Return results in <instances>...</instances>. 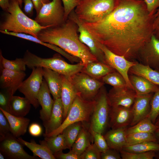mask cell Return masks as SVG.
I'll list each match as a JSON object with an SVG mask.
<instances>
[{
    "mask_svg": "<svg viewBox=\"0 0 159 159\" xmlns=\"http://www.w3.org/2000/svg\"><path fill=\"white\" fill-rule=\"evenodd\" d=\"M122 150L132 153H145L150 151H159V143L156 142H146L126 145Z\"/></svg>",
    "mask_w": 159,
    "mask_h": 159,
    "instance_id": "obj_35",
    "label": "cell"
},
{
    "mask_svg": "<svg viewBox=\"0 0 159 159\" xmlns=\"http://www.w3.org/2000/svg\"><path fill=\"white\" fill-rule=\"evenodd\" d=\"M102 87L95 98L90 127L94 131L103 134L108 125L110 106L107 93Z\"/></svg>",
    "mask_w": 159,
    "mask_h": 159,
    "instance_id": "obj_7",
    "label": "cell"
},
{
    "mask_svg": "<svg viewBox=\"0 0 159 159\" xmlns=\"http://www.w3.org/2000/svg\"><path fill=\"white\" fill-rule=\"evenodd\" d=\"M148 12L151 16L154 15L156 9L159 7V0H144Z\"/></svg>",
    "mask_w": 159,
    "mask_h": 159,
    "instance_id": "obj_48",
    "label": "cell"
},
{
    "mask_svg": "<svg viewBox=\"0 0 159 159\" xmlns=\"http://www.w3.org/2000/svg\"><path fill=\"white\" fill-rule=\"evenodd\" d=\"M129 79L136 95H145L154 93L159 87L142 76L132 74Z\"/></svg>",
    "mask_w": 159,
    "mask_h": 159,
    "instance_id": "obj_26",
    "label": "cell"
},
{
    "mask_svg": "<svg viewBox=\"0 0 159 159\" xmlns=\"http://www.w3.org/2000/svg\"><path fill=\"white\" fill-rule=\"evenodd\" d=\"M11 1H17L20 5L21 8L22 6V3L23 2V0H10Z\"/></svg>",
    "mask_w": 159,
    "mask_h": 159,
    "instance_id": "obj_56",
    "label": "cell"
},
{
    "mask_svg": "<svg viewBox=\"0 0 159 159\" xmlns=\"http://www.w3.org/2000/svg\"><path fill=\"white\" fill-rule=\"evenodd\" d=\"M154 93L150 101V111L148 116L155 124L159 116V89Z\"/></svg>",
    "mask_w": 159,
    "mask_h": 159,
    "instance_id": "obj_40",
    "label": "cell"
},
{
    "mask_svg": "<svg viewBox=\"0 0 159 159\" xmlns=\"http://www.w3.org/2000/svg\"><path fill=\"white\" fill-rule=\"evenodd\" d=\"M61 76L62 86L60 98L63 107L64 121L78 94L72 83L70 77L62 74Z\"/></svg>",
    "mask_w": 159,
    "mask_h": 159,
    "instance_id": "obj_20",
    "label": "cell"
},
{
    "mask_svg": "<svg viewBox=\"0 0 159 159\" xmlns=\"http://www.w3.org/2000/svg\"><path fill=\"white\" fill-rule=\"evenodd\" d=\"M54 156L56 159H81L80 156L71 149L66 153H63L62 151L55 154Z\"/></svg>",
    "mask_w": 159,
    "mask_h": 159,
    "instance_id": "obj_47",
    "label": "cell"
},
{
    "mask_svg": "<svg viewBox=\"0 0 159 159\" xmlns=\"http://www.w3.org/2000/svg\"><path fill=\"white\" fill-rule=\"evenodd\" d=\"M37 14L39 12L40 9L44 3H47L51 1L49 0H32Z\"/></svg>",
    "mask_w": 159,
    "mask_h": 159,
    "instance_id": "obj_51",
    "label": "cell"
},
{
    "mask_svg": "<svg viewBox=\"0 0 159 159\" xmlns=\"http://www.w3.org/2000/svg\"><path fill=\"white\" fill-rule=\"evenodd\" d=\"M127 128L111 129L104 135L110 148L120 151L126 145Z\"/></svg>",
    "mask_w": 159,
    "mask_h": 159,
    "instance_id": "obj_21",
    "label": "cell"
},
{
    "mask_svg": "<svg viewBox=\"0 0 159 159\" xmlns=\"http://www.w3.org/2000/svg\"><path fill=\"white\" fill-rule=\"evenodd\" d=\"M139 57L143 64L159 70V39L154 34L141 50Z\"/></svg>",
    "mask_w": 159,
    "mask_h": 159,
    "instance_id": "obj_15",
    "label": "cell"
},
{
    "mask_svg": "<svg viewBox=\"0 0 159 159\" xmlns=\"http://www.w3.org/2000/svg\"><path fill=\"white\" fill-rule=\"evenodd\" d=\"M110 107L121 106L131 108L136 94L134 90L127 86L113 87L107 93Z\"/></svg>",
    "mask_w": 159,
    "mask_h": 159,
    "instance_id": "obj_14",
    "label": "cell"
},
{
    "mask_svg": "<svg viewBox=\"0 0 159 159\" xmlns=\"http://www.w3.org/2000/svg\"></svg>",
    "mask_w": 159,
    "mask_h": 159,
    "instance_id": "obj_61",
    "label": "cell"
},
{
    "mask_svg": "<svg viewBox=\"0 0 159 159\" xmlns=\"http://www.w3.org/2000/svg\"><path fill=\"white\" fill-rule=\"evenodd\" d=\"M64 8V20L65 21L68 19L70 13L78 5L79 0H62Z\"/></svg>",
    "mask_w": 159,
    "mask_h": 159,
    "instance_id": "obj_45",
    "label": "cell"
},
{
    "mask_svg": "<svg viewBox=\"0 0 159 159\" xmlns=\"http://www.w3.org/2000/svg\"><path fill=\"white\" fill-rule=\"evenodd\" d=\"M101 152L94 143H91L80 155L81 159H100Z\"/></svg>",
    "mask_w": 159,
    "mask_h": 159,
    "instance_id": "obj_42",
    "label": "cell"
},
{
    "mask_svg": "<svg viewBox=\"0 0 159 159\" xmlns=\"http://www.w3.org/2000/svg\"><path fill=\"white\" fill-rule=\"evenodd\" d=\"M116 0H81L74 9L82 22L93 23L104 19L113 10Z\"/></svg>",
    "mask_w": 159,
    "mask_h": 159,
    "instance_id": "obj_5",
    "label": "cell"
},
{
    "mask_svg": "<svg viewBox=\"0 0 159 159\" xmlns=\"http://www.w3.org/2000/svg\"><path fill=\"white\" fill-rule=\"evenodd\" d=\"M13 95L9 91L1 89L0 92V108L9 112V105L10 100Z\"/></svg>",
    "mask_w": 159,
    "mask_h": 159,
    "instance_id": "obj_44",
    "label": "cell"
},
{
    "mask_svg": "<svg viewBox=\"0 0 159 159\" xmlns=\"http://www.w3.org/2000/svg\"><path fill=\"white\" fill-rule=\"evenodd\" d=\"M155 124L158 128H159V116L156 119Z\"/></svg>",
    "mask_w": 159,
    "mask_h": 159,
    "instance_id": "obj_55",
    "label": "cell"
},
{
    "mask_svg": "<svg viewBox=\"0 0 159 159\" xmlns=\"http://www.w3.org/2000/svg\"><path fill=\"white\" fill-rule=\"evenodd\" d=\"M155 18L149 14L144 1L116 0L113 10L104 19L82 23L97 42L130 60L139 57L154 34Z\"/></svg>",
    "mask_w": 159,
    "mask_h": 159,
    "instance_id": "obj_1",
    "label": "cell"
},
{
    "mask_svg": "<svg viewBox=\"0 0 159 159\" xmlns=\"http://www.w3.org/2000/svg\"><path fill=\"white\" fill-rule=\"evenodd\" d=\"M129 72L132 74L144 77L159 87V70L148 65L137 62L130 69Z\"/></svg>",
    "mask_w": 159,
    "mask_h": 159,
    "instance_id": "obj_29",
    "label": "cell"
},
{
    "mask_svg": "<svg viewBox=\"0 0 159 159\" xmlns=\"http://www.w3.org/2000/svg\"><path fill=\"white\" fill-rule=\"evenodd\" d=\"M0 68L5 69L17 72H25L26 66L23 58H17L9 60L5 58L0 52Z\"/></svg>",
    "mask_w": 159,
    "mask_h": 159,
    "instance_id": "obj_36",
    "label": "cell"
},
{
    "mask_svg": "<svg viewBox=\"0 0 159 159\" xmlns=\"http://www.w3.org/2000/svg\"><path fill=\"white\" fill-rule=\"evenodd\" d=\"M62 0H52L44 3L35 20L42 26L56 27L63 24L64 20V8Z\"/></svg>",
    "mask_w": 159,
    "mask_h": 159,
    "instance_id": "obj_8",
    "label": "cell"
},
{
    "mask_svg": "<svg viewBox=\"0 0 159 159\" xmlns=\"http://www.w3.org/2000/svg\"><path fill=\"white\" fill-rule=\"evenodd\" d=\"M43 69V77L47 83L54 100L60 98L62 86L61 74L49 68Z\"/></svg>",
    "mask_w": 159,
    "mask_h": 159,
    "instance_id": "obj_23",
    "label": "cell"
},
{
    "mask_svg": "<svg viewBox=\"0 0 159 159\" xmlns=\"http://www.w3.org/2000/svg\"><path fill=\"white\" fill-rule=\"evenodd\" d=\"M156 157H157L158 158H159V153L157 155L156 154Z\"/></svg>",
    "mask_w": 159,
    "mask_h": 159,
    "instance_id": "obj_59",
    "label": "cell"
},
{
    "mask_svg": "<svg viewBox=\"0 0 159 159\" xmlns=\"http://www.w3.org/2000/svg\"><path fill=\"white\" fill-rule=\"evenodd\" d=\"M51 93L47 83L43 79L38 94L37 99L39 105L42 107L40 111V118L44 125L49 119L54 100L51 97Z\"/></svg>",
    "mask_w": 159,
    "mask_h": 159,
    "instance_id": "obj_19",
    "label": "cell"
},
{
    "mask_svg": "<svg viewBox=\"0 0 159 159\" xmlns=\"http://www.w3.org/2000/svg\"><path fill=\"white\" fill-rule=\"evenodd\" d=\"M70 78L77 94L88 100L95 99L104 84L82 71Z\"/></svg>",
    "mask_w": 159,
    "mask_h": 159,
    "instance_id": "obj_9",
    "label": "cell"
},
{
    "mask_svg": "<svg viewBox=\"0 0 159 159\" xmlns=\"http://www.w3.org/2000/svg\"><path fill=\"white\" fill-rule=\"evenodd\" d=\"M154 34L159 39V14L155 18L153 22Z\"/></svg>",
    "mask_w": 159,
    "mask_h": 159,
    "instance_id": "obj_52",
    "label": "cell"
},
{
    "mask_svg": "<svg viewBox=\"0 0 159 159\" xmlns=\"http://www.w3.org/2000/svg\"><path fill=\"white\" fill-rule=\"evenodd\" d=\"M83 123L78 122L71 124L66 127L62 132L66 140L69 149H71L83 127Z\"/></svg>",
    "mask_w": 159,
    "mask_h": 159,
    "instance_id": "obj_33",
    "label": "cell"
},
{
    "mask_svg": "<svg viewBox=\"0 0 159 159\" xmlns=\"http://www.w3.org/2000/svg\"><path fill=\"white\" fill-rule=\"evenodd\" d=\"M24 9L25 13L30 16L33 14V10L34 7L33 2L32 0H24Z\"/></svg>",
    "mask_w": 159,
    "mask_h": 159,
    "instance_id": "obj_50",
    "label": "cell"
},
{
    "mask_svg": "<svg viewBox=\"0 0 159 159\" xmlns=\"http://www.w3.org/2000/svg\"><path fill=\"white\" fill-rule=\"evenodd\" d=\"M92 136L89 129L87 130L83 126L70 149L80 156L91 144Z\"/></svg>",
    "mask_w": 159,
    "mask_h": 159,
    "instance_id": "obj_31",
    "label": "cell"
},
{
    "mask_svg": "<svg viewBox=\"0 0 159 159\" xmlns=\"http://www.w3.org/2000/svg\"><path fill=\"white\" fill-rule=\"evenodd\" d=\"M0 85L13 95L24 81L26 74L24 72H17L0 68Z\"/></svg>",
    "mask_w": 159,
    "mask_h": 159,
    "instance_id": "obj_17",
    "label": "cell"
},
{
    "mask_svg": "<svg viewBox=\"0 0 159 159\" xmlns=\"http://www.w3.org/2000/svg\"></svg>",
    "mask_w": 159,
    "mask_h": 159,
    "instance_id": "obj_62",
    "label": "cell"
},
{
    "mask_svg": "<svg viewBox=\"0 0 159 159\" xmlns=\"http://www.w3.org/2000/svg\"><path fill=\"white\" fill-rule=\"evenodd\" d=\"M42 128L40 125L36 123L31 124L29 128V132L30 134L34 137L40 136L42 133Z\"/></svg>",
    "mask_w": 159,
    "mask_h": 159,
    "instance_id": "obj_49",
    "label": "cell"
},
{
    "mask_svg": "<svg viewBox=\"0 0 159 159\" xmlns=\"http://www.w3.org/2000/svg\"><path fill=\"white\" fill-rule=\"evenodd\" d=\"M10 4L9 0H0V6L5 11H7Z\"/></svg>",
    "mask_w": 159,
    "mask_h": 159,
    "instance_id": "obj_53",
    "label": "cell"
},
{
    "mask_svg": "<svg viewBox=\"0 0 159 159\" xmlns=\"http://www.w3.org/2000/svg\"><path fill=\"white\" fill-rule=\"evenodd\" d=\"M89 130L93 139L94 143L101 153L105 152L110 148L102 134L94 131L90 127Z\"/></svg>",
    "mask_w": 159,
    "mask_h": 159,
    "instance_id": "obj_41",
    "label": "cell"
},
{
    "mask_svg": "<svg viewBox=\"0 0 159 159\" xmlns=\"http://www.w3.org/2000/svg\"><path fill=\"white\" fill-rule=\"evenodd\" d=\"M102 79L103 82L110 85L113 87H119L127 86L126 82L124 78L116 71H114L109 73L102 77Z\"/></svg>",
    "mask_w": 159,
    "mask_h": 159,
    "instance_id": "obj_38",
    "label": "cell"
},
{
    "mask_svg": "<svg viewBox=\"0 0 159 159\" xmlns=\"http://www.w3.org/2000/svg\"><path fill=\"white\" fill-rule=\"evenodd\" d=\"M31 104L25 97L13 96L10 100L9 112L18 117H24L29 112Z\"/></svg>",
    "mask_w": 159,
    "mask_h": 159,
    "instance_id": "obj_28",
    "label": "cell"
},
{
    "mask_svg": "<svg viewBox=\"0 0 159 159\" xmlns=\"http://www.w3.org/2000/svg\"><path fill=\"white\" fill-rule=\"evenodd\" d=\"M97 45L103 52L105 63L121 74L125 80L127 87L134 90L128 73L130 69L137 62L129 60L123 56L114 53L98 42Z\"/></svg>",
    "mask_w": 159,
    "mask_h": 159,
    "instance_id": "obj_10",
    "label": "cell"
},
{
    "mask_svg": "<svg viewBox=\"0 0 159 159\" xmlns=\"http://www.w3.org/2000/svg\"><path fill=\"white\" fill-rule=\"evenodd\" d=\"M0 32L4 34L17 37L44 46L62 55L71 62H78L79 61L78 58L70 54L59 47L51 44L43 42L31 35L24 33L9 32L6 30H0Z\"/></svg>",
    "mask_w": 159,
    "mask_h": 159,
    "instance_id": "obj_24",
    "label": "cell"
},
{
    "mask_svg": "<svg viewBox=\"0 0 159 159\" xmlns=\"http://www.w3.org/2000/svg\"><path fill=\"white\" fill-rule=\"evenodd\" d=\"M54 101L49 119L44 125V134H48L58 128L63 121L64 109L61 99L58 98Z\"/></svg>",
    "mask_w": 159,
    "mask_h": 159,
    "instance_id": "obj_22",
    "label": "cell"
},
{
    "mask_svg": "<svg viewBox=\"0 0 159 159\" xmlns=\"http://www.w3.org/2000/svg\"><path fill=\"white\" fill-rule=\"evenodd\" d=\"M132 117L131 107H110L108 126L111 129L127 127L130 125Z\"/></svg>",
    "mask_w": 159,
    "mask_h": 159,
    "instance_id": "obj_16",
    "label": "cell"
},
{
    "mask_svg": "<svg viewBox=\"0 0 159 159\" xmlns=\"http://www.w3.org/2000/svg\"><path fill=\"white\" fill-rule=\"evenodd\" d=\"M5 157L4 155L0 152V159H4Z\"/></svg>",
    "mask_w": 159,
    "mask_h": 159,
    "instance_id": "obj_57",
    "label": "cell"
},
{
    "mask_svg": "<svg viewBox=\"0 0 159 159\" xmlns=\"http://www.w3.org/2000/svg\"><path fill=\"white\" fill-rule=\"evenodd\" d=\"M23 58L26 66L30 69L38 67L46 68L69 77L81 71L84 66L82 62L75 64H69L58 55L50 58H42L28 50L25 52Z\"/></svg>",
    "mask_w": 159,
    "mask_h": 159,
    "instance_id": "obj_4",
    "label": "cell"
},
{
    "mask_svg": "<svg viewBox=\"0 0 159 159\" xmlns=\"http://www.w3.org/2000/svg\"><path fill=\"white\" fill-rule=\"evenodd\" d=\"M158 128L148 116L135 125L127 128V135L138 132L154 133Z\"/></svg>",
    "mask_w": 159,
    "mask_h": 159,
    "instance_id": "obj_34",
    "label": "cell"
},
{
    "mask_svg": "<svg viewBox=\"0 0 159 159\" xmlns=\"http://www.w3.org/2000/svg\"><path fill=\"white\" fill-rule=\"evenodd\" d=\"M11 133L9 122L2 111L0 110V140Z\"/></svg>",
    "mask_w": 159,
    "mask_h": 159,
    "instance_id": "obj_43",
    "label": "cell"
},
{
    "mask_svg": "<svg viewBox=\"0 0 159 159\" xmlns=\"http://www.w3.org/2000/svg\"><path fill=\"white\" fill-rule=\"evenodd\" d=\"M152 96L151 93L136 95L131 107L133 117L130 126L135 125L148 116L150 111V102Z\"/></svg>",
    "mask_w": 159,
    "mask_h": 159,
    "instance_id": "obj_18",
    "label": "cell"
},
{
    "mask_svg": "<svg viewBox=\"0 0 159 159\" xmlns=\"http://www.w3.org/2000/svg\"><path fill=\"white\" fill-rule=\"evenodd\" d=\"M7 12L4 21L0 24V30L25 34L38 38L41 31L50 27L41 26L35 20L27 16L16 1H11Z\"/></svg>",
    "mask_w": 159,
    "mask_h": 159,
    "instance_id": "obj_3",
    "label": "cell"
},
{
    "mask_svg": "<svg viewBox=\"0 0 159 159\" xmlns=\"http://www.w3.org/2000/svg\"><path fill=\"white\" fill-rule=\"evenodd\" d=\"M156 152L151 151L145 153H132L123 150L120 151L122 159H153L156 156Z\"/></svg>",
    "mask_w": 159,
    "mask_h": 159,
    "instance_id": "obj_39",
    "label": "cell"
},
{
    "mask_svg": "<svg viewBox=\"0 0 159 159\" xmlns=\"http://www.w3.org/2000/svg\"><path fill=\"white\" fill-rule=\"evenodd\" d=\"M17 138L21 143L31 151L33 155L42 159H56L44 140L40 141L39 144L37 143L34 140H31L30 142H28L20 137Z\"/></svg>",
    "mask_w": 159,
    "mask_h": 159,
    "instance_id": "obj_27",
    "label": "cell"
},
{
    "mask_svg": "<svg viewBox=\"0 0 159 159\" xmlns=\"http://www.w3.org/2000/svg\"><path fill=\"white\" fill-rule=\"evenodd\" d=\"M78 32L77 24L68 18L61 25L42 30L38 34V38L55 45L79 58L84 65L91 62L98 61L89 48L80 41Z\"/></svg>",
    "mask_w": 159,
    "mask_h": 159,
    "instance_id": "obj_2",
    "label": "cell"
},
{
    "mask_svg": "<svg viewBox=\"0 0 159 159\" xmlns=\"http://www.w3.org/2000/svg\"><path fill=\"white\" fill-rule=\"evenodd\" d=\"M0 151L5 158L11 159H36L38 157L29 154L24 146L11 133L0 140Z\"/></svg>",
    "mask_w": 159,
    "mask_h": 159,
    "instance_id": "obj_12",
    "label": "cell"
},
{
    "mask_svg": "<svg viewBox=\"0 0 159 159\" xmlns=\"http://www.w3.org/2000/svg\"><path fill=\"white\" fill-rule=\"evenodd\" d=\"M156 139V142L159 143V128H158L154 132Z\"/></svg>",
    "mask_w": 159,
    "mask_h": 159,
    "instance_id": "obj_54",
    "label": "cell"
},
{
    "mask_svg": "<svg viewBox=\"0 0 159 159\" xmlns=\"http://www.w3.org/2000/svg\"><path fill=\"white\" fill-rule=\"evenodd\" d=\"M118 151L109 148L105 152L101 153V159H122L120 153Z\"/></svg>",
    "mask_w": 159,
    "mask_h": 159,
    "instance_id": "obj_46",
    "label": "cell"
},
{
    "mask_svg": "<svg viewBox=\"0 0 159 159\" xmlns=\"http://www.w3.org/2000/svg\"><path fill=\"white\" fill-rule=\"evenodd\" d=\"M74 21L78 26L80 41L89 49L91 53L98 61L105 63L104 54L97 45V42L92 37L88 31L83 26L82 22L75 14L74 10L69 15L68 18Z\"/></svg>",
    "mask_w": 159,
    "mask_h": 159,
    "instance_id": "obj_13",
    "label": "cell"
},
{
    "mask_svg": "<svg viewBox=\"0 0 159 159\" xmlns=\"http://www.w3.org/2000/svg\"><path fill=\"white\" fill-rule=\"evenodd\" d=\"M32 69L30 75L23 82L18 90L37 109L39 105L37 96L43 80V69L38 67Z\"/></svg>",
    "mask_w": 159,
    "mask_h": 159,
    "instance_id": "obj_11",
    "label": "cell"
},
{
    "mask_svg": "<svg viewBox=\"0 0 159 159\" xmlns=\"http://www.w3.org/2000/svg\"><path fill=\"white\" fill-rule=\"evenodd\" d=\"M44 137L47 146L54 155L64 150L69 149L66 140L62 133L56 136Z\"/></svg>",
    "mask_w": 159,
    "mask_h": 159,
    "instance_id": "obj_32",
    "label": "cell"
},
{
    "mask_svg": "<svg viewBox=\"0 0 159 159\" xmlns=\"http://www.w3.org/2000/svg\"><path fill=\"white\" fill-rule=\"evenodd\" d=\"M7 118L10 125L11 134L16 138L24 135L26 132L30 120L24 117H18L0 109Z\"/></svg>",
    "mask_w": 159,
    "mask_h": 159,
    "instance_id": "obj_25",
    "label": "cell"
},
{
    "mask_svg": "<svg viewBox=\"0 0 159 159\" xmlns=\"http://www.w3.org/2000/svg\"><path fill=\"white\" fill-rule=\"evenodd\" d=\"M140 0V1H144V0Z\"/></svg>",
    "mask_w": 159,
    "mask_h": 159,
    "instance_id": "obj_60",
    "label": "cell"
},
{
    "mask_svg": "<svg viewBox=\"0 0 159 159\" xmlns=\"http://www.w3.org/2000/svg\"><path fill=\"white\" fill-rule=\"evenodd\" d=\"M159 14V8L158 9L157 12L154 15V17L155 18Z\"/></svg>",
    "mask_w": 159,
    "mask_h": 159,
    "instance_id": "obj_58",
    "label": "cell"
},
{
    "mask_svg": "<svg viewBox=\"0 0 159 159\" xmlns=\"http://www.w3.org/2000/svg\"><path fill=\"white\" fill-rule=\"evenodd\" d=\"M114 71L113 68L107 64L95 61L89 62L85 65L81 71L98 80L102 79L107 74Z\"/></svg>",
    "mask_w": 159,
    "mask_h": 159,
    "instance_id": "obj_30",
    "label": "cell"
},
{
    "mask_svg": "<svg viewBox=\"0 0 159 159\" xmlns=\"http://www.w3.org/2000/svg\"><path fill=\"white\" fill-rule=\"evenodd\" d=\"M156 141L154 133L136 132L127 135L126 145H131L146 142H156Z\"/></svg>",
    "mask_w": 159,
    "mask_h": 159,
    "instance_id": "obj_37",
    "label": "cell"
},
{
    "mask_svg": "<svg viewBox=\"0 0 159 159\" xmlns=\"http://www.w3.org/2000/svg\"><path fill=\"white\" fill-rule=\"evenodd\" d=\"M95 102V99L92 100H87L78 94L66 117L60 126L48 134H44V137L56 136L61 133L66 127L73 123L78 122H88L90 119Z\"/></svg>",
    "mask_w": 159,
    "mask_h": 159,
    "instance_id": "obj_6",
    "label": "cell"
}]
</instances>
